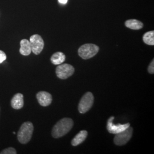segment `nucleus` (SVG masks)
Masks as SVG:
<instances>
[{"label": "nucleus", "instance_id": "nucleus-9", "mask_svg": "<svg viewBox=\"0 0 154 154\" xmlns=\"http://www.w3.org/2000/svg\"><path fill=\"white\" fill-rule=\"evenodd\" d=\"M36 97L39 105L44 107L48 106L52 102L51 95L46 91H39L37 94Z\"/></svg>", "mask_w": 154, "mask_h": 154}, {"label": "nucleus", "instance_id": "nucleus-4", "mask_svg": "<svg viewBox=\"0 0 154 154\" xmlns=\"http://www.w3.org/2000/svg\"><path fill=\"white\" fill-rule=\"evenodd\" d=\"M94 103V96L91 92L85 94L81 99L78 105L79 112L85 114L91 108Z\"/></svg>", "mask_w": 154, "mask_h": 154}, {"label": "nucleus", "instance_id": "nucleus-5", "mask_svg": "<svg viewBox=\"0 0 154 154\" xmlns=\"http://www.w3.org/2000/svg\"><path fill=\"white\" fill-rule=\"evenodd\" d=\"M133 128L128 127L125 130L116 134L114 142L116 145L123 146L126 144L132 137Z\"/></svg>", "mask_w": 154, "mask_h": 154}, {"label": "nucleus", "instance_id": "nucleus-3", "mask_svg": "<svg viewBox=\"0 0 154 154\" xmlns=\"http://www.w3.org/2000/svg\"><path fill=\"white\" fill-rule=\"evenodd\" d=\"M99 50V47L96 45L87 44L83 45L79 48L78 54L83 60H88L96 55Z\"/></svg>", "mask_w": 154, "mask_h": 154}, {"label": "nucleus", "instance_id": "nucleus-18", "mask_svg": "<svg viewBox=\"0 0 154 154\" xmlns=\"http://www.w3.org/2000/svg\"><path fill=\"white\" fill-rule=\"evenodd\" d=\"M6 59V55L5 53L3 51L0 50V63L5 61Z\"/></svg>", "mask_w": 154, "mask_h": 154}, {"label": "nucleus", "instance_id": "nucleus-8", "mask_svg": "<svg viewBox=\"0 0 154 154\" xmlns=\"http://www.w3.org/2000/svg\"><path fill=\"white\" fill-rule=\"evenodd\" d=\"M114 119V116H111L107 122V129L108 131L111 134H116L119 132H121L125 130L128 127L130 126V124L129 123L123 124V125L114 124L112 122Z\"/></svg>", "mask_w": 154, "mask_h": 154}, {"label": "nucleus", "instance_id": "nucleus-17", "mask_svg": "<svg viewBox=\"0 0 154 154\" xmlns=\"http://www.w3.org/2000/svg\"><path fill=\"white\" fill-rule=\"evenodd\" d=\"M148 71L149 73L153 74L154 73V60H153L150 63L149 67H148Z\"/></svg>", "mask_w": 154, "mask_h": 154}, {"label": "nucleus", "instance_id": "nucleus-14", "mask_svg": "<svg viewBox=\"0 0 154 154\" xmlns=\"http://www.w3.org/2000/svg\"><path fill=\"white\" fill-rule=\"evenodd\" d=\"M125 25L127 28L132 30H139L143 27V23L135 19L127 20L125 22Z\"/></svg>", "mask_w": 154, "mask_h": 154}, {"label": "nucleus", "instance_id": "nucleus-11", "mask_svg": "<svg viewBox=\"0 0 154 154\" xmlns=\"http://www.w3.org/2000/svg\"><path fill=\"white\" fill-rule=\"evenodd\" d=\"M21 48L20 49V53L24 56L29 55L32 52L31 45L30 41L26 39H23L20 42Z\"/></svg>", "mask_w": 154, "mask_h": 154}, {"label": "nucleus", "instance_id": "nucleus-16", "mask_svg": "<svg viewBox=\"0 0 154 154\" xmlns=\"http://www.w3.org/2000/svg\"><path fill=\"white\" fill-rule=\"evenodd\" d=\"M1 154H16L17 151L16 149L13 147H8L7 149H3L1 152Z\"/></svg>", "mask_w": 154, "mask_h": 154}, {"label": "nucleus", "instance_id": "nucleus-12", "mask_svg": "<svg viewBox=\"0 0 154 154\" xmlns=\"http://www.w3.org/2000/svg\"><path fill=\"white\" fill-rule=\"evenodd\" d=\"M88 135V132L86 130H82L78 132L75 137L72 139V144L73 146H77L85 141Z\"/></svg>", "mask_w": 154, "mask_h": 154}, {"label": "nucleus", "instance_id": "nucleus-2", "mask_svg": "<svg viewBox=\"0 0 154 154\" xmlns=\"http://www.w3.org/2000/svg\"><path fill=\"white\" fill-rule=\"evenodd\" d=\"M34 131L33 123L30 122H24L17 134V139L22 144L28 143L31 139Z\"/></svg>", "mask_w": 154, "mask_h": 154}, {"label": "nucleus", "instance_id": "nucleus-6", "mask_svg": "<svg viewBox=\"0 0 154 154\" xmlns=\"http://www.w3.org/2000/svg\"><path fill=\"white\" fill-rule=\"evenodd\" d=\"M74 67L67 64H60L56 67L55 72L57 76L61 79H66L69 77H71L74 72Z\"/></svg>", "mask_w": 154, "mask_h": 154}, {"label": "nucleus", "instance_id": "nucleus-15", "mask_svg": "<svg viewBox=\"0 0 154 154\" xmlns=\"http://www.w3.org/2000/svg\"><path fill=\"white\" fill-rule=\"evenodd\" d=\"M143 40L146 44L154 45V32L149 31L145 33L143 36Z\"/></svg>", "mask_w": 154, "mask_h": 154}, {"label": "nucleus", "instance_id": "nucleus-7", "mask_svg": "<svg viewBox=\"0 0 154 154\" xmlns=\"http://www.w3.org/2000/svg\"><path fill=\"white\" fill-rule=\"evenodd\" d=\"M32 51L36 55L39 54L44 47V41L38 34H34L30 38Z\"/></svg>", "mask_w": 154, "mask_h": 154}, {"label": "nucleus", "instance_id": "nucleus-10", "mask_svg": "<svg viewBox=\"0 0 154 154\" xmlns=\"http://www.w3.org/2000/svg\"><path fill=\"white\" fill-rule=\"evenodd\" d=\"M24 105L23 95L21 93H17L14 95L11 100L12 108L16 110L22 109Z\"/></svg>", "mask_w": 154, "mask_h": 154}, {"label": "nucleus", "instance_id": "nucleus-1", "mask_svg": "<svg viewBox=\"0 0 154 154\" xmlns=\"http://www.w3.org/2000/svg\"><path fill=\"white\" fill-rule=\"evenodd\" d=\"M72 119L65 118L58 122L53 127L51 134L54 138H61L69 132L73 126Z\"/></svg>", "mask_w": 154, "mask_h": 154}, {"label": "nucleus", "instance_id": "nucleus-13", "mask_svg": "<svg viewBox=\"0 0 154 154\" xmlns=\"http://www.w3.org/2000/svg\"><path fill=\"white\" fill-rule=\"evenodd\" d=\"M66 60V56L61 51L56 52L51 57L50 61L53 65H59L62 64Z\"/></svg>", "mask_w": 154, "mask_h": 154}, {"label": "nucleus", "instance_id": "nucleus-19", "mask_svg": "<svg viewBox=\"0 0 154 154\" xmlns=\"http://www.w3.org/2000/svg\"><path fill=\"white\" fill-rule=\"evenodd\" d=\"M67 1L68 0H58L59 2L61 3L62 4H65L67 2Z\"/></svg>", "mask_w": 154, "mask_h": 154}]
</instances>
